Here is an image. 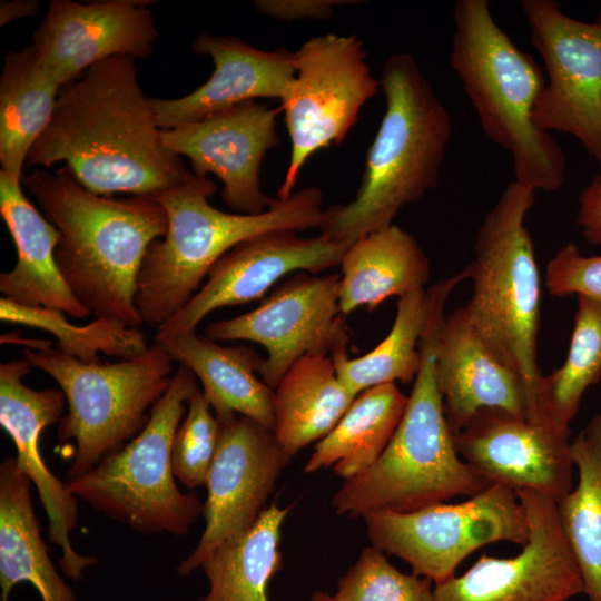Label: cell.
Wrapping results in <instances>:
<instances>
[{
	"label": "cell",
	"instance_id": "29",
	"mask_svg": "<svg viewBox=\"0 0 601 601\" xmlns=\"http://www.w3.org/2000/svg\"><path fill=\"white\" fill-rule=\"evenodd\" d=\"M406 403L407 396L395 383L361 392L335 427L315 444L304 472L333 466L346 480L370 467L391 441Z\"/></svg>",
	"mask_w": 601,
	"mask_h": 601
},
{
	"label": "cell",
	"instance_id": "42",
	"mask_svg": "<svg viewBox=\"0 0 601 601\" xmlns=\"http://www.w3.org/2000/svg\"><path fill=\"white\" fill-rule=\"evenodd\" d=\"M597 20H598V21H601V10H600V14H599V17H598Z\"/></svg>",
	"mask_w": 601,
	"mask_h": 601
},
{
	"label": "cell",
	"instance_id": "10",
	"mask_svg": "<svg viewBox=\"0 0 601 601\" xmlns=\"http://www.w3.org/2000/svg\"><path fill=\"white\" fill-rule=\"evenodd\" d=\"M363 520L372 545L402 559L412 573L434 584L454 577L459 564L485 544L508 541L524 546L530 539L525 508L515 490L503 483L462 503L373 512Z\"/></svg>",
	"mask_w": 601,
	"mask_h": 601
},
{
	"label": "cell",
	"instance_id": "20",
	"mask_svg": "<svg viewBox=\"0 0 601 601\" xmlns=\"http://www.w3.org/2000/svg\"><path fill=\"white\" fill-rule=\"evenodd\" d=\"M570 430L482 408L453 441L459 455L491 483L529 489L559 502L572 490Z\"/></svg>",
	"mask_w": 601,
	"mask_h": 601
},
{
	"label": "cell",
	"instance_id": "33",
	"mask_svg": "<svg viewBox=\"0 0 601 601\" xmlns=\"http://www.w3.org/2000/svg\"><path fill=\"white\" fill-rule=\"evenodd\" d=\"M601 378V303L578 296L574 327L563 365L542 375L538 388L541 421L570 430L588 387Z\"/></svg>",
	"mask_w": 601,
	"mask_h": 601
},
{
	"label": "cell",
	"instance_id": "41",
	"mask_svg": "<svg viewBox=\"0 0 601 601\" xmlns=\"http://www.w3.org/2000/svg\"><path fill=\"white\" fill-rule=\"evenodd\" d=\"M309 601H335L334 595L325 591H316L312 594Z\"/></svg>",
	"mask_w": 601,
	"mask_h": 601
},
{
	"label": "cell",
	"instance_id": "13",
	"mask_svg": "<svg viewBox=\"0 0 601 601\" xmlns=\"http://www.w3.org/2000/svg\"><path fill=\"white\" fill-rule=\"evenodd\" d=\"M339 274L296 273L255 309L209 324L205 336L262 345L267 356L259 376L275 388L299 358L346 351L351 332L339 307Z\"/></svg>",
	"mask_w": 601,
	"mask_h": 601
},
{
	"label": "cell",
	"instance_id": "24",
	"mask_svg": "<svg viewBox=\"0 0 601 601\" xmlns=\"http://www.w3.org/2000/svg\"><path fill=\"white\" fill-rule=\"evenodd\" d=\"M155 342L195 374L215 415L237 413L274 431V388L256 376L264 358L252 347L224 346L196 333Z\"/></svg>",
	"mask_w": 601,
	"mask_h": 601
},
{
	"label": "cell",
	"instance_id": "23",
	"mask_svg": "<svg viewBox=\"0 0 601 601\" xmlns=\"http://www.w3.org/2000/svg\"><path fill=\"white\" fill-rule=\"evenodd\" d=\"M21 185L0 170V214L18 255L14 267L0 274V292L22 305L88 317L91 313L72 294L56 263L60 231L28 200Z\"/></svg>",
	"mask_w": 601,
	"mask_h": 601
},
{
	"label": "cell",
	"instance_id": "22",
	"mask_svg": "<svg viewBox=\"0 0 601 601\" xmlns=\"http://www.w3.org/2000/svg\"><path fill=\"white\" fill-rule=\"evenodd\" d=\"M435 374L452 434L463 430L482 408H501L529 421L521 381L484 345L463 307L441 324Z\"/></svg>",
	"mask_w": 601,
	"mask_h": 601
},
{
	"label": "cell",
	"instance_id": "11",
	"mask_svg": "<svg viewBox=\"0 0 601 601\" xmlns=\"http://www.w3.org/2000/svg\"><path fill=\"white\" fill-rule=\"evenodd\" d=\"M294 59L296 72L280 99L292 148L279 199L294 194L298 175L314 152L345 139L380 87L364 43L355 35L312 37L294 51Z\"/></svg>",
	"mask_w": 601,
	"mask_h": 601
},
{
	"label": "cell",
	"instance_id": "39",
	"mask_svg": "<svg viewBox=\"0 0 601 601\" xmlns=\"http://www.w3.org/2000/svg\"><path fill=\"white\" fill-rule=\"evenodd\" d=\"M577 224L589 244L601 246V173L593 176L578 197Z\"/></svg>",
	"mask_w": 601,
	"mask_h": 601
},
{
	"label": "cell",
	"instance_id": "38",
	"mask_svg": "<svg viewBox=\"0 0 601 601\" xmlns=\"http://www.w3.org/2000/svg\"><path fill=\"white\" fill-rule=\"evenodd\" d=\"M361 3L354 0H255V9L269 18L282 21L303 19L326 20L335 6Z\"/></svg>",
	"mask_w": 601,
	"mask_h": 601
},
{
	"label": "cell",
	"instance_id": "26",
	"mask_svg": "<svg viewBox=\"0 0 601 601\" xmlns=\"http://www.w3.org/2000/svg\"><path fill=\"white\" fill-rule=\"evenodd\" d=\"M19 582H29L42 601H79L59 575L41 538L31 481L7 456L0 463V601Z\"/></svg>",
	"mask_w": 601,
	"mask_h": 601
},
{
	"label": "cell",
	"instance_id": "27",
	"mask_svg": "<svg viewBox=\"0 0 601 601\" xmlns=\"http://www.w3.org/2000/svg\"><path fill=\"white\" fill-rule=\"evenodd\" d=\"M355 395L337 377L328 355L296 361L274 388V433L294 456L325 437L348 410Z\"/></svg>",
	"mask_w": 601,
	"mask_h": 601
},
{
	"label": "cell",
	"instance_id": "34",
	"mask_svg": "<svg viewBox=\"0 0 601 601\" xmlns=\"http://www.w3.org/2000/svg\"><path fill=\"white\" fill-rule=\"evenodd\" d=\"M0 319L52 334L60 351L85 363H101L99 353L128 359L150 347L139 327L118 319L95 318L87 325L77 326L62 311L22 305L6 297L0 298Z\"/></svg>",
	"mask_w": 601,
	"mask_h": 601
},
{
	"label": "cell",
	"instance_id": "40",
	"mask_svg": "<svg viewBox=\"0 0 601 601\" xmlns=\"http://www.w3.org/2000/svg\"><path fill=\"white\" fill-rule=\"evenodd\" d=\"M39 7L40 2L37 0L2 1L0 6V24L4 26L19 18L36 16Z\"/></svg>",
	"mask_w": 601,
	"mask_h": 601
},
{
	"label": "cell",
	"instance_id": "7",
	"mask_svg": "<svg viewBox=\"0 0 601 601\" xmlns=\"http://www.w3.org/2000/svg\"><path fill=\"white\" fill-rule=\"evenodd\" d=\"M534 201L535 190L513 180L487 211L475 237L474 259L465 266L473 293L463 308L484 345L521 381L529 421L542 423L536 359L541 286L525 226Z\"/></svg>",
	"mask_w": 601,
	"mask_h": 601
},
{
	"label": "cell",
	"instance_id": "36",
	"mask_svg": "<svg viewBox=\"0 0 601 601\" xmlns=\"http://www.w3.org/2000/svg\"><path fill=\"white\" fill-rule=\"evenodd\" d=\"M218 439V424L201 390L188 401L171 446V464L176 479L188 490L205 486Z\"/></svg>",
	"mask_w": 601,
	"mask_h": 601
},
{
	"label": "cell",
	"instance_id": "3",
	"mask_svg": "<svg viewBox=\"0 0 601 601\" xmlns=\"http://www.w3.org/2000/svg\"><path fill=\"white\" fill-rule=\"evenodd\" d=\"M463 280V274L457 273L428 288L422 363L401 422L380 457L344 480L334 494L332 505L337 515L410 512L459 495L471 497L493 484L461 460L436 382V342L445 304Z\"/></svg>",
	"mask_w": 601,
	"mask_h": 601
},
{
	"label": "cell",
	"instance_id": "1",
	"mask_svg": "<svg viewBox=\"0 0 601 601\" xmlns=\"http://www.w3.org/2000/svg\"><path fill=\"white\" fill-rule=\"evenodd\" d=\"M60 161L101 196H154L189 173L164 145L135 59L126 56L104 59L60 87L52 118L26 165L50 168Z\"/></svg>",
	"mask_w": 601,
	"mask_h": 601
},
{
	"label": "cell",
	"instance_id": "6",
	"mask_svg": "<svg viewBox=\"0 0 601 601\" xmlns=\"http://www.w3.org/2000/svg\"><path fill=\"white\" fill-rule=\"evenodd\" d=\"M453 19L450 63L483 132L511 154L516 183L535 191L558 190L564 181V152L533 120L545 72L497 24L487 0L456 1Z\"/></svg>",
	"mask_w": 601,
	"mask_h": 601
},
{
	"label": "cell",
	"instance_id": "9",
	"mask_svg": "<svg viewBox=\"0 0 601 601\" xmlns=\"http://www.w3.org/2000/svg\"><path fill=\"white\" fill-rule=\"evenodd\" d=\"M198 390L195 374L179 365L141 432L86 474L67 480L69 491L137 533L188 534L204 504L195 492L177 487L171 446L188 401Z\"/></svg>",
	"mask_w": 601,
	"mask_h": 601
},
{
	"label": "cell",
	"instance_id": "28",
	"mask_svg": "<svg viewBox=\"0 0 601 601\" xmlns=\"http://www.w3.org/2000/svg\"><path fill=\"white\" fill-rule=\"evenodd\" d=\"M60 87L31 46L7 52L0 76V164L8 176L21 180L28 154L52 118Z\"/></svg>",
	"mask_w": 601,
	"mask_h": 601
},
{
	"label": "cell",
	"instance_id": "14",
	"mask_svg": "<svg viewBox=\"0 0 601 601\" xmlns=\"http://www.w3.org/2000/svg\"><path fill=\"white\" fill-rule=\"evenodd\" d=\"M215 416L218 439L205 485L206 525L194 551L178 564L180 577L198 569L217 545L254 525L293 457L259 422L237 413Z\"/></svg>",
	"mask_w": 601,
	"mask_h": 601
},
{
	"label": "cell",
	"instance_id": "5",
	"mask_svg": "<svg viewBox=\"0 0 601 601\" xmlns=\"http://www.w3.org/2000/svg\"><path fill=\"white\" fill-rule=\"evenodd\" d=\"M217 186L188 173L180 184L152 197L164 207L168 229L145 254L135 305L142 323L160 327L197 293L211 266L228 250L254 236L318 228L322 191L307 187L287 199H274L262 214L221 211L208 201Z\"/></svg>",
	"mask_w": 601,
	"mask_h": 601
},
{
	"label": "cell",
	"instance_id": "35",
	"mask_svg": "<svg viewBox=\"0 0 601 601\" xmlns=\"http://www.w3.org/2000/svg\"><path fill=\"white\" fill-rule=\"evenodd\" d=\"M433 581L398 571L385 553L366 546L339 578L335 601H434Z\"/></svg>",
	"mask_w": 601,
	"mask_h": 601
},
{
	"label": "cell",
	"instance_id": "31",
	"mask_svg": "<svg viewBox=\"0 0 601 601\" xmlns=\"http://www.w3.org/2000/svg\"><path fill=\"white\" fill-rule=\"evenodd\" d=\"M571 456L579 482L556 502L558 518L584 593L590 601H601V414L571 442Z\"/></svg>",
	"mask_w": 601,
	"mask_h": 601
},
{
	"label": "cell",
	"instance_id": "16",
	"mask_svg": "<svg viewBox=\"0 0 601 601\" xmlns=\"http://www.w3.org/2000/svg\"><path fill=\"white\" fill-rule=\"evenodd\" d=\"M279 108L248 100L206 118L161 129L164 145L190 160L194 174H214L223 183L224 203L238 214L257 215L274 198L260 188L259 173L266 154L278 142Z\"/></svg>",
	"mask_w": 601,
	"mask_h": 601
},
{
	"label": "cell",
	"instance_id": "2",
	"mask_svg": "<svg viewBox=\"0 0 601 601\" xmlns=\"http://www.w3.org/2000/svg\"><path fill=\"white\" fill-rule=\"evenodd\" d=\"M21 184L60 231L55 258L77 299L95 318L139 327L138 274L148 246L168 229L160 203L152 196L93 194L65 164L55 173L36 168L23 174Z\"/></svg>",
	"mask_w": 601,
	"mask_h": 601
},
{
	"label": "cell",
	"instance_id": "15",
	"mask_svg": "<svg viewBox=\"0 0 601 601\" xmlns=\"http://www.w3.org/2000/svg\"><path fill=\"white\" fill-rule=\"evenodd\" d=\"M515 492L530 523L522 551L512 558L483 554L462 575L434 584V601H568L584 593L556 502L529 489Z\"/></svg>",
	"mask_w": 601,
	"mask_h": 601
},
{
	"label": "cell",
	"instance_id": "12",
	"mask_svg": "<svg viewBox=\"0 0 601 601\" xmlns=\"http://www.w3.org/2000/svg\"><path fill=\"white\" fill-rule=\"evenodd\" d=\"M520 7L546 77L533 120L544 131L572 135L601 170V21L574 19L554 0Z\"/></svg>",
	"mask_w": 601,
	"mask_h": 601
},
{
	"label": "cell",
	"instance_id": "37",
	"mask_svg": "<svg viewBox=\"0 0 601 601\" xmlns=\"http://www.w3.org/2000/svg\"><path fill=\"white\" fill-rule=\"evenodd\" d=\"M545 286L555 297L577 294L601 303V255L583 256L574 243L563 245L546 265Z\"/></svg>",
	"mask_w": 601,
	"mask_h": 601
},
{
	"label": "cell",
	"instance_id": "18",
	"mask_svg": "<svg viewBox=\"0 0 601 601\" xmlns=\"http://www.w3.org/2000/svg\"><path fill=\"white\" fill-rule=\"evenodd\" d=\"M149 3L155 1L51 0L32 35L37 60L63 86L104 59L150 57L158 30Z\"/></svg>",
	"mask_w": 601,
	"mask_h": 601
},
{
	"label": "cell",
	"instance_id": "4",
	"mask_svg": "<svg viewBox=\"0 0 601 601\" xmlns=\"http://www.w3.org/2000/svg\"><path fill=\"white\" fill-rule=\"evenodd\" d=\"M378 82L386 108L359 188L349 203L324 209L318 227L345 246L392 225L403 207L436 187L452 136L451 116L412 55L387 57Z\"/></svg>",
	"mask_w": 601,
	"mask_h": 601
},
{
	"label": "cell",
	"instance_id": "19",
	"mask_svg": "<svg viewBox=\"0 0 601 601\" xmlns=\"http://www.w3.org/2000/svg\"><path fill=\"white\" fill-rule=\"evenodd\" d=\"M31 365L27 359L0 364V425L14 443L17 467L26 474L42 502L48 518V538L60 548L62 572L72 581L97 559L78 553L70 543V532L78 525L77 497L46 466L40 452L42 431L60 422L66 410L61 390H33L23 383Z\"/></svg>",
	"mask_w": 601,
	"mask_h": 601
},
{
	"label": "cell",
	"instance_id": "25",
	"mask_svg": "<svg viewBox=\"0 0 601 601\" xmlns=\"http://www.w3.org/2000/svg\"><path fill=\"white\" fill-rule=\"evenodd\" d=\"M339 266L344 316L361 306L373 312L390 297L425 288L431 275L430 260L417 240L394 224L353 242Z\"/></svg>",
	"mask_w": 601,
	"mask_h": 601
},
{
	"label": "cell",
	"instance_id": "30",
	"mask_svg": "<svg viewBox=\"0 0 601 601\" xmlns=\"http://www.w3.org/2000/svg\"><path fill=\"white\" fill-rule=\"evenodd\" d=\"M289 509L273 503L252 528L213 549L199 566L209 589L197 601H268V582L282 569L280 533Z\"/></svg>",
	"mask_w": 601,
	"mask_h": 601
},
{
	"label": "cell",
	"instance_id": "17",
	"mask_svg": "<svg viewBox=\"0 0 601 601\" xmlns=\"http://www.w3.org/2000/svg\"><path fill=\"white\" fill-rule=\"evenodd\" d=\"M347 247L322 235L299 237L295 230H275L246 239L211 266L207 282L157 328L155 341L196 333L198 324L213 311L260 299L289 273L316 274L339 266Z\"/></svg>",
	"mask_w": 601,
	"mask_h": 601
},
{
	"label": "cell",
	"instance_id": "32",
	"mask_svg": "<svg viewBox=\"0 0 601 601\" xmlns=\"http://www.w3.org/2000/svg\"><path fill=\"white\" fill-rule=\"evenodd\" d=\"M396 307L391 331L372 351L356 358H349L346 351L331 355L337 377L355 396L376 385L410 383L420 371L421 339L430 309L428 288L400 297Z\"/></svg>",
	"mask_w": 601,
	"mask_h": 601
},
{
	"label": "cell",
	"instance_id": "8",
	"mask_svg": "<svg viewBox=\"0 0 601 601\" xmlns=\"http://www.w3.org/2000/svg\"><path fill=\"white\" fill-rule=\"evenodd\" d=\"M50 341L24 348L31 367L50 375L63 392L68 412L59 422L60 444L75 441L67 479H77L121 450L147 424L152 406L173 380V359L155 342L136 357L85 363L53 348Z\"/></svg>",
	"mask_w": 601,
	"mask_h": 601
},
{
	"label": "cell",
	"instance_id": "21",
	"mask_svg": "<svg viewBox=\"0 0 601 601\" xmlns=\"http://www.w3.org/2000/svg\"><path fill=\"white\" fill-rule=\"evenodd\" d=\"M215 65L209 79L176 99L149 98L160 129L194 122L237 104L257 98L282 99L293 80L294 52L286 48L262 50L231 36L199 35L193 45Z\"/></svg>",
	"mask_w": 601,
	"mask_h": 601
}]
</instances>
